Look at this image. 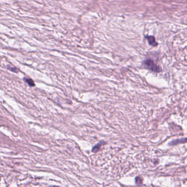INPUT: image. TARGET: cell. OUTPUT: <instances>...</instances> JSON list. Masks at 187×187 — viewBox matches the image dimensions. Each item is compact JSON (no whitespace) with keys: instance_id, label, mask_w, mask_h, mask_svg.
Instances as JSON below:
<instances>
[{"instance_id":"obj_1","label":"cell","mask_w":187,"mask_h":187,"mask_svg":"<svg viewBox=\"0 0 187 187\" xmlns=\"http://www.w3.org/2000/svg\"><path fill=\"white\" fill-rule=\"evenodd\" d=\"M145 67L150 70L153 71L159 72L160 71V68L158 66L156 65L153 60H147L144 63Z\"/></svg>"},{"instance_id":"obj_2","label":"cell","mask_w":187,"mask_h":187,"mask_svg":"<svg viewBox=\"0 0 187 187\" xmlns=\"http://www.w3.org/2000/svg\"><path fill=\"white\" fill-rule=\"evenodd\" d=\"M146 38L148 40V41L149 44L150 45L155 46L158 45L157 42L155 41V39L154 37L152 36H146Z\"/></svg>"},{"instance_id":"obj_3","label":"cell","mask_w":187,"mask_h":187,"mask_svg":"<svg viewBox=\"0 0 187 187\" xmlns=\"http://www.w3.org/2000/svg\"><path fill=\"white\" fill-rule=\"evenodd\" d=\"M25 81H26V83H28L30 86H34L35 85V84L34 82V81L30 79H25Z\"/></svg>"}]
</instances>
